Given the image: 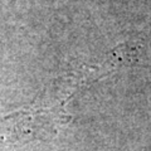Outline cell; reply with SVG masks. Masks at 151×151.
Segmentation results:
<instances>
[{"label": "cell", "mask_w": 151, "mask_h": 151, "mask_svg": "<svg viewBox=\"0 0 151 151\" xmlns=\"http://www.w3.org/2000/svg\"><path fill=\"white\" fill-rule=\"evenodd\" d=\"M55 117L54 113L47 108H38L35 111H19L1 119L0 149L38 137L50 129Z\"/></svg>", "instance_id": "1"}]
</instances>
